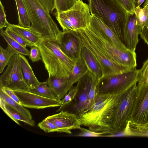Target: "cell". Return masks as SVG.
Returning a JSON list of instances; mask_svg holds the SVG:
<instances>
[{"mask_svg": "<svg viewBox=\"0 0 148 148\" xmlns=\"http://www.w3.org/2000/svg\"><path fill=\"white\" fill-rule=\"evenodd\" d=\"M125 91L112 94L97 93L91 108L78 116L81 126L87 127L95 132L114 134L112 120L121 97Z\"/></svg>", "mask_w": 148, "mask_h": 148, "instance_id": "1", "label": "cell"}, {"mask_svg": "<svg viewBox=\"0 0 148 148\" xmlns=\"http://www.w3.org/2000/svg\"><path fill=\"white\" fill-rule=\"evenodd\" d=\"M37 47L49 76L67 77L75 61L65 55L60 49L57 39L42 38Z\"/></svg>", "mask_w": 148, "mask_h": 148, "instance_id": "2", "label": "cell"}, {"mask_svg": "<svg viewBox=\"0 0 148 148\" xmlns=\"http://www.w3.org/2000/svg\"><path fill=\"white\" fill-rule=\"evenodd\" d=\"M88 1L91 14L102 20L124 44L123 32L128 13L123 7L116 0Z\"/></svg>", "mask_w": 148, "mask_h": 148, "instance_id": "3", "label": "cell"}, {"mask_svg": "<svg viewBox=\"0 0 148 148\" xmlns=\"http://www.w3.org/2000/svg\"><path fill=\"white\" fill-rule=\"evenodd\" d=\"M31 23V28L43 38L58 39L62 32L39 0H23Z\"/></svg>", "mask_w": 148, "mask_h": 148, "instance_id": "4", "label": "cell"}, {"mask_svg": "<svg viewBox=\"0 0 148 148\" xmlns=\"http://www.w3.org/2000/svg\"><path fill=\"white\" fill-rule=\"evenodd\" d=\"M75 31L80 36L83 47L90 50L96 58L101 69L103 77L121 73L132 69L122 66L114 62L94 39L86 28Z\"/></svg>", "mask_w": 148, "mask_h": 148, "instance_id": "5", "label": "cell"}, {"mask_svg": "<svg viewBox=\"0 0 148 148\" xmlns=\"http://www.w3.org/2000/svg\"><path fill=\"white\" fill-rule=\"evenodd\" d=\"M54 15L63 32L86 28L91 16L88 5L82 0H77L71 8L64 11L56 12Z\"/></svg>", "mask_w": 148, "mask_h": 148, "instance_id": "6", "label": "cell"}, {"mask_svg": "<svg viewBox=\"0 0 148 148\" xmlns=\"http://www.w3.org/2000/svg\"><path fill=\"white\" fill-rule=\"evenodd\" d=\"M86 28L94 39L114 62L130 69L136 68V54L135 51L129 49L123 51L119 49L90 23Z\"/></svg>", "mask_w": 148, "mask_h": 148, "instance_id": "7", "label": "cell"}, {"mask_svg": "<svg viewBox=\"0 0 148 148\" xmlns=\"http://www.w3.org/2000/svg\"><path fill=\"white\" fill-rule=\"evenodd\" d=\"M140 79L139 70L131 69L123 73L103 77L98 80L97 93L112 94L127 90Z\"/></svg>", "mask_w": 148, "mask_h": 148, "instance_id": "8", "label": "cell"}, {"mask_svg": "<svg viewBox=\"0 0 148 148\" xmlns=\"http://www.w3.org/2000/svg\"><path fill=\"white\" fill-rule=\"evenodd\" d=\"M137 84L126 91L121 97L112 122L114 134L123 132L126 127L132 112L137 91Z\"/></svg>", "mask_w": 148, "mask_h": 148, "instance_id": "9", "label": "cell"}, {"mask_svg": "<svg viewBox=\"0 0 148 148\" xmlns=\"http://www.w3.org/2000/svg\"><path fill=\"white\" fill-rule=\"evenodd\" d=\"M0 87L6 88L13 90L28 91L29 87L22 74L18 53H16L12 58L7 69L0 76Z\"/></svg>", "mask_w": 148, "mask_h": 148, "instance_id": "10", "label": "cell"}, {"mask_svg": "<svg viewBox=\"0 0 148 148\" xmlns=\"http://www.w3.org/2000/svg\"><path fill=\"white\" fill-rule=\"evenodd\" d=\"M129 120L136 124H148V81L137 83L136 95Z\"/></svg>", "mask_w": 148, "mask_h": 148, "instance_id": "11", "label": "cell"}, {"mask_svg": "<svg viewBox=\"0 0 148 148\" xmlns=\"http://www.w3.org/2000/svg\"><path fill=\"white\" fill-rule=\"evenodd\" d=\"M57 40L60 49L68 57L75 61L80 57L83 46L76 31H62Z\"/></svg>", "mask_w": 148, "mask_h": 148, "instance_id": "12", "label": "cell"}, {"mask_svg": "<svg viewBox=\"0 0 148 148\" xmlns=\"http://www.w3.org/2000/svg\"><path fill=\"white\" fill-rule=\"evenodd\" d=\"M93 76L88 71L77 82V84L78 86V90L75 98L72 102L66 107L70 106V112L73 111L72 112L78 116L85 111Z\"/></svg>", "mask_w": 148, "mask_h": 148, "instance_id": "13", "label": "cell"}, {"mask_svg": "<svg viewBox=\"0 0 148 148\" xmlns=\"http://www.w3.org/2000/svg\"><path fill=\"white\" fill-rule=\"evenodd\" d=\"M23 106L36 109L60 107L61 102L56 99L44 97L28 91L13 90Z\"/></svg>", "mask_w": 148, "mask_h": 148, "instance_id": "14", "label": "cell"}, {"mask_svg": "<svg viewBox=\"0 0 148 148\" xmlns=\"http://www.w3.org/2000/svg\"><path fill=\"white\" fill-rule=\"evenodd\" d=\"M54 123L61 130V132L72 134L71 130L79 129L81 127L78 116L76 114L66 110L45 118Z\"/></svg>", "mask_w": 148, "mask_h": 148, "instance_id": "15", "label": "cell"}, {"mask_svg": "<svg viewBox=\"0 0 148 148\" xmlns=\"http://www.w3.org/2000/svg\"><path fill=\"white\" fill-rule=\"evenodd\" d=\"M141 31V27L136 24L135 13H128L123 32V37L124 44L128 49L135 51L139 41L138 35Z\"/></svg>", "mask_w": 148, "mask_h": 148, "instance_id": "16", "label": "cell"}, {"mask_svg": "<svg viewBox=\"0 0 148 148\" xmlns=\"http://www.w3.org/2000/svg\"><path fill=\"white\" fill-rule=\"evenodd\" d=\"M91 15L90 23L103 34L107 39L120 50L125 51L128 49L125 45L102 20L94 14Z\"/></svg>", "mask_w": 148, "mask_h": 148, "instance_id": "17", "label": "cell"}, {"mask_svg": "<svg viewBox=\"0 0 148 148\" xmlns=\"http://www.w3.org/2000/svg\"><path fill=\"white\" fill-rule=\"evenodd\" d=\"M46 82L55 93L56 99L60 101L72 87L70 85L67 77L49 76Z\"/></svg>", "mask_w": 148, "mask_h": 148, "instance_id": "18", "label": "cell"}, {"mask_svg": "<svg viewBox=\"0 0 148 148\" xmlns=\"http://www.w3.org/2000/svg\"><path fill=\"white\" fill-rule=\"evenodd\" d=\"M7 28L35 44L36 46L43 38L40 34L30 26L24 27L18 25L11 24L9 23Z\"/></svg>", "mask_w": 148, "mask_h": 148, "instance_id": "19", "label": "cell"}, {"mask_svg": "<svg viewBox=\"0 0 148 148\" xmlns=\"http://www.w3.org/2000/svg\"><path fill=\"white\" fill-rule=\"evenodd\" d=\"M81 56L87 66L88 71L98 80L103 77V73L96 58L92 53L86 48L83 47Z\"/></svg>", "mask_w": 148, "mask_h": 148, "instance_id": "20", "label": "cell"}, {"mask_svg": "<svg viewBox=\"0 0 148 148\" xmlns=\"http://www.w3.org/2000/svg\"><path fill=\"white\" fill-rule=\"evenodd\" d=\"M21 67L23 79L29 88L34 87L40 82L36 77L28 61L24 55L19 54Z\"/></svg>", "mask_w": 148, "mask_h": 148, "instance_id": "21", "label": "cell"}, {"mask_svg": "<svg viewBox=\"0 0 148 148\" xmlns=\"http://www.w3.org/2000/svg\"><path fill=\"white\" fill-rule=\"evenodd\" d=\"M88 72L85 62L81 56L75 62L74 66L67 77L71 86L73 85L85 76Z\"/></svg>", "mask_w": 148, "mask_h": 148, "instance_id": "22", "label": "cell"}, {"mask_svg": "<svg viewBox=\"0 0 148 148\" xmlns=\"http://www.w3.org/2000/svg\"><path fill=\"white\" fill-rule=\"evenodd\" d=\"M0 106L3 111L17 124L20 125L18 121H21L31 126H35V123L33 120L26 119L1 98Z\"/></svg>", "mask_w": 148, "mask_h": 148, "instance_id": "23", "label": "cell"}, {"mask_svg": "<svg viewBox=\"0 0 148 148\" xmlns=\"http://www.w3.org/2000/svg\"><path fill=\"white\" fill-rule=\"evenodd\" d=\"M122 134L125 136L148 137V124H136L129 120Z\"/></svg>", "mask_w": 148, "mask_h": 148, "instance_id": "24", "label": "cell"}, {"mask_svg": "<svg viewBox=\"0 0 148 148\" xmlns=\"http://www.w3.org/2000/svg\"><path fill=\"white\" fill-rule=\"evenodd\" d=\"M0 98L4 100L26 119L32 120V115L29 111L10 98L1 87H0Z\"/></svg>", "mask_w": 148, "mask_h": 148, "instance_id": "25", "label": "cell"}, {"mask_svg": "<svg viewBox=\"0 0 148 148\" xmlns=\"http://www.w3.org/2000/svg\"><path fill=\"white\" fill-rule=\"evenodd\" d=\"M18 14V24L24 27L30 26L31 22L23 0H15Z\"/></svg>", "mask_w": 148, "mask_h": 148, "instance_id": "26", "label": "cell"}, {"mask_svg": "<svg viewBox=\"0 0 148 148\" xmlns=\"http://www.w3.org/2000/svg\"><path fill=\"white\" fill-rule=\"evenodd\" d=\"M28 91L44 97L56 99L55 93L46 81L40 82L34 87L29 88Z\"/></svg>", "mask_w": 148, "mask_h": 148, "instance_id": "27", "label": "cell"}, {"mask_svg": "<svg viewBox=\"0 0 148 148\" xmlns=\"http://www.w3.org/2000/svg\"><path fill=\"white\" fill-rule=\"evenodd\" d=\"M0 35L16 53L24 56H29V51L26 48L18 43L5 32L3 29H0Z\"/></svg>", "mask_w": 148, "mask_h": 148, "instance_id": "28", "label": "cell"}, {"mask_svg": "<svg viewBox=\"0 0 148 148\" xmlns=\"http://www.w3.org/2000/svg\"><path fill=\"white\" fill-rule=\"evenodd\" d=\"M16 53L8 44L5 49L0 46V73H1L6 66H8L12 58Z\"/></svg>", "mask_w": 148, "mask_h": 148, "instance_id": "29", "label": "cell"}, {"mask_svg": "<svg viewBox=\"0 0 148 148\" xmlns=\"http://www.w3.org/2000/svg\"><path fill=\"white\" fill-rule=\"evenodd\" d=\"M136 17V24L142 29L145 27L148 28V8L147 6L143 8L140 6L136 7L134 11Z\"/></svg>", "mask_w": 148, "mask_h": 148, "instance_id": "30", "label": "cell"}, {"mask_svg": "<svg viewBox=\"0 0 148 148\" xmlns=\"http://www.w3.org/2000/svg\"><path fill=\"white\" fill-rule=\"evenodd\" d=\"M78 90L77 84L73 86L68 91L64 97L61 100V104L56 112L62 110L69 105L75 99Z\"/></svg>", "mask_w": 148, "mask_h": 148, "instance_id": "31", "label": "cell"}, {"mask_svg": "<svg viewBox=\"0 0 148 148\" xmlns=\"http://www.w3.org/2000/svg\"><path fill=\"white\" fill-rule=\"evenodd\" d=\"M98 82V79L94 76L88 97L86 108L84 113L89 110L95 102V98L97 94V86Z\"/></svg>", "mask_w": 148, "mask_h": 148, "instance_id": "32", "label": "cell"}, {"mask_svg": "<svg viewBox=\"0 0 148 148\" xmlns=\"http://www.w3.org/2000/svg\"><path fill=\"white\" fill-rule=\"evenodd\" d=\"M5 31L9 36L25 47H27L36 46L35 44L28 41L19 34L12 32L8 28H6Z\"/></svg>", "mask_w": 148, "mask_h": 148, "instance_id": "33", "label": "cell"}, {"mask_svg": "<svg viewBox=\"0 0 148 148\" xmlns=\"http://www.w3.org/2000/svg\"><path fill=\"white\" fill-rule=\"evenodd\" d=\"M38 126L46 133L61 132V130L54 123L45 119L38 124Z\"/></svg>", "mask_w": 148, "mask_h": 148, "instance_id": "34", "label": "cell"}, {"mask_svg": "<svg viewBox=\"0 0 148 148\" xmlns=\"http://www.w3.org/2000/svg\"><path fill=\"white\" fill-rule=\"evenodd\" d=\"M79 130L81 132L76 136L80 137H100L105 136L103 134H110L107 132H95L90 130H88L82 127H81Z\"/></svg>", "mask_w": 148, "mask_h": 148, "instance_id": "35", "label": "cell"}, {"mask_svg": "<svg viewBox=\"0 0 148 148\" xmlns=\"http://www.w3.org/2000/svg\"><path fill=\"white\" fill-rule=\"evenodd\" d=\"M123 7L128 14L134 13L136 5L133 0H116Z\"/></svg>", "mask_w": 148, "mask_h": 148, "instance_id": "36", "label": "cell"}, {"mask_svg": "<svg viewBox=\"0 0 148 148\" xmlns=\"http://www.w3.org/2000/svg\"><path fill=\"white\" fill-rule=\"evenodd\" d=\"M140 79L139 82H145L148 80V58L143 63L139 69Z\"/></svg>", "mask_w": 148, "mask_h": 148, "instance_id": "37", "label": "cell"}, {"mask_svg": "<svg viewBox=\"0 0 148 148\" xmlns=\"http://www.w3.org/2000/svg\"><path fill=\"white\" fill-rule=\"evenodd\" d=\"M28 56L33 62H37L42 60L41 52L37 46L31 47Z\"/></svg>", "mask_w": 148, "mask_h": 148, "instance_id": "38", "label": "cell"}, {"mask_svg": "<svg viewBox=\"0 0 148 148\" xmlns=\"http://www.w3.org/2000/svg\"><path fill=\"white\" fill-rule=\"evenodd\" d=\"M9 22L6 18V15L5 12L4 7L2 3L0 1V29L7 28Z\"/></svg>", "mask_w": 148, "mask_h": 148, "instance_id": "39", "label": "cell"}, {"mask_svg": "<svg viewBox=\"0 0 148 148\" xmlns=\"http://www.w3.org/2000/svg\"><path fill=\"white\" fill-rule=\"evenodd\" d=\"M56 12L64 11L69 9L67 0H55Z\"/></svg>", "mask_w": 148, "mask_h": 148, "instance_id": "40", "label": "cell"}, {"mask_svg": "<svg viewBox=\"0 0 148 148\" xmlns=\"http://www.w3.org/2000/svg\"><path fill=\"white\" fill-rule=\"evenodd\" d=\"M145 5L147 6L148 8V0H146L143 6V7ZM140 35L141 38L148 46V28L145 27L141 29Z\"/></svg>", "mask_w": 148, "mask_h": 148, "instance_id": "41", "label": "cell"}, {"mask_svg": "<svg viewBox=\"0 0 148 148\" xmlns=\"http://www.w3.org/2000/svg\"><path fill=\"white\" fill-rule=\"evenodd\" d=\"M3 88L5 92L10 98L20 104L21 102L16 95L14 93V91L10 89L6 88L1 87Z\"/></svg>", "mask_w": 148, "mask_h": 148, "instance_id": "42", "label": "cell"}, {"mask_svg": "<svg viewBox=\"0 0 148 148\" xmlns=\"http://www.w3.org/2000/svg\"><path fill=\"white\" fill-rule=\"evenodd\" d=\"M145 0H139L136 5V7L137 6H140Z\"/></svg>", "mask_w": 148, "mask_h": 148, "instance_id": "43", "label": "cell"}, {"mask_svg": "<svg viewBox=\"0 0 148 148\" xmlns=\"http://www.w3.org/2000/svg\"><path fill=\"white\" fill-rule=\"evenodd\" d=\"M147 81H148V80H147Z\"/></svg>", "mask_w": 148, "mask_h": 148, "instance_id": "44", "label": "cell"}]
</instances>
